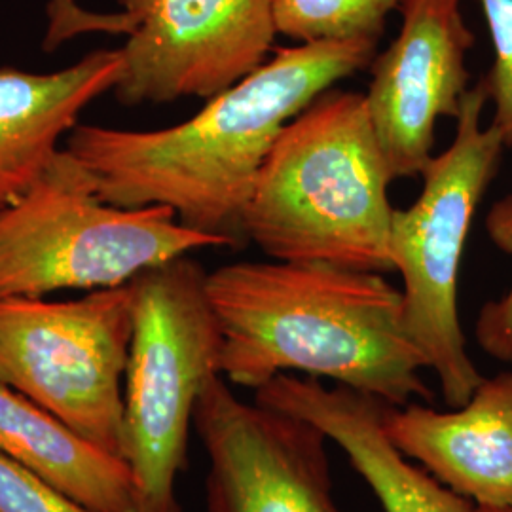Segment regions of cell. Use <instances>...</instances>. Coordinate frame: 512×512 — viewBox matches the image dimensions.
<instances>
[{
  "label": "cell",
  "mask_w": 512,
  "mask_h": 512,
  "mask_svg": "<svg viewBox=\"0 0 512 512\" xmlns=\"http://www.w3.org/2000/svg\"><path fill=\"white\" fill-rule=\"evenodd\" d=\"M222 330L220 372L258 389L300 372L404 406L433 401L429 363L384 274L321 262H236L207 275Z\"/></svg>",
  "instance_id": "7a4b0ae2"
},
{
  "label": "cell",
  "mask_w": 512,
  "mask_h": 512,
  "mask_svg": "<svg viewBox=\"0 0 512 512\" xmlns=\"http://www.w3.org/2000/svg\"><path fill=\"white\" fill-rule=\"evenodd\" d=\"M486 103L478 82L463 99L454 141L423 169L418 200L395 209L391 224L389 253L403 279L406 329L450 408L467 403L484 380L467 351L458 296L465 243L505 150L497 129L482 126Z\"/></svg>",
  "instance_id": "8992f818"
},
{
  "label": "cell",
  "mask_w": 512,
  "mask_h": 512,
  "mask_svg": "<svg viewBox=\"0 0 512 512\" xmlns=\"http://www.w3.org/2000/svg\"><path fill=\"white\" fill-rule=\"evenodd\" d=\"M194 429L207 456V512H342L329 437L310 420L245 403L222 376L203 389Z\"/></svg>",
  "instance_id": "9c48e42d"
},
{
  "label": "cell",
  "mask_w": 512,
  "mask_h": 512,
  "mask_svg": "<svg viewBox=\"0 0 512 512\" xmlns=\"http://www.w3.org/2000/svg\"><path fill=\"white\" fill-rule=\"evenodd\" d=\"M131 31L112 88L128 107L211 99L268 61L274 0H118Z\"/></svg>",
  "instance_id": "ba28073f"
},
{
  "label": "cell",
  "mask_w": 512,
  "mask_h": 512,
  "mask_svg": "<svg viewBox=\"0 0 512 512\" xmlns=\"http://www.w3.org/2000/svg\"><path fill=\"white\" fill-rule=\"evenodd\" d=\"M131 287L74 300L0 298V384L122 456Z\"/></svg>",
  "instance_id": "52a82bcc"
},
{
  "label": "cell",
  "mask_w": 512,
  "mask_h": 512,
  "mask_svg": "<svg viewBox=\"0 0 512 512\" xmlns=\"http://www.w3.org/2000/svg\"><path fill=\"white\" fill-rule=\"evenodd\" d=\"M391 183L365 93L330 88L277 135L243 234L272 260L389 274Z\"/></svg>",
  "instance_id": "3957f363"
},
{
  "label": "cell",
  "mask_w": 512,
  "mask_h": 512,
  "mask_svg": "<svg viewBox=\"0 0 512 512\" xmlns=\"http://www.w3.org/2000/svg\"><path fill=\"white\" fill-rule=\"evenodd\" d=\"M222 239L183 226L167 205L105 202L90 171L61 148L29 190L0 211V298L99 291Z\"/></svg>",
  "instance_id": "277c9868"
},
{
  "label": "cell",
  "mask_w": 512,
  "mask_h": 512,
  "mask_svg": "<svg viewBox=\"0 0 512 512\" xmlns=\"http://www.w3.org/2000/svg\"><path fill=\"white\" fill-rule=\"evenodd\" d=\"M202 264L179 256L129 281L133 332L124 378L122 458L137 512H183L177 480L207 384L222 376V330Z\"/></svg>",
  "instance_id": "5b68a950"
},
{
  "label": "cell",
  "mask_w": 512,
  "mask_h": 512,
  "mask_svg": "<svg viewBox=\"0 0 512 512\" xmlns=\"http://www.w3.org/2000/svg\"><path fill=\"white\" fill-rule=\"evenodd\" d=\"M378 54L370 40L304 42L272 59L202 110L164 129L82 126L67 150L84 165L105 202L167 205L179 222L239 249L243 213L277 135L334 84L366 71Z\"/></svg>",
  "instance_id": "6da1fadb"
},
{
  "label": "cell",
  "mask_w": 512,
  "mask_h": 512,
  "mask_svg": "<svg viewBox=\"0 0 512 512\" xmlns=\"http://www.w3.org/2000/svg\"><path fill=\"white\" fill-rule=\"evenodd\" d=\"M403 0H274L277 33L296 42H380Z\"/></svg>",
  "instance_id": "9a60e30c"
},
{
  "label": "cell",
  "mask_w": 512,
  "mask_h": 512,
  "mask_svg": "<svg viewBox=\"0 0 512 512\" xmlns=\"http://www.w3.org/2000/svg\"><path fill=\"white\" fill-rule=\"evenodd\" d=\"M255 401L323 429L363 476L385 512H475L471 501L442 486L391 444L382 427L380 399L344 385L325 387L308 376L279 374L255 389Z\"/></svg>",
  "instance_id": "7c38bea8"
},
{
  "label": "cell",
  "mask_w": 512,
  "mask_h": 512,
  "mask_svg": "<svg viewBox=\"0 0 512 512\" xmlns=\"http://www.w3.org/2000/svg\"><path fill=\"white\" fill-rule=\"evenodd\" d=\"M387 439L442 486L478 509L512 507V370L482 380L473 397L440 412L385 404Z\"/></svg>",
  "instance_id": "8fae6325"
},
{
  "label": "cell",
  "mask_w": 512,
  "mask_h": 512,
  "mask_svg": "<svg viewBox=\"0 0 512 512\" xmlns=\"http://www.w3.org/2000/svg\"><path fill=\"white\" fill-rule=\"evenodd\" d=\"M475 512H512L511 509H478V507H475Z\"/></svg>",
  "instance_id": "ffe728a7"
},
{
  "label": "cell",
  "mask_w": 512,
  "mask_h": 512,
  "mask_svg": "<svg viewBox=\"0 0 512 512\" xmlns=\"http://www.w3.org/2000/svg\"><path fill=\"white\" fill-rule=\"evenodd\" d=\"M48 31L44 37V50L54 52L67 40L86 33H107L128 37L131 23L124 12L99 14L82 8L76 0H50L48 4Z\"/></svg>",
  "instance_id": "d6986e66"
},
{
  "label": "cell",
  "mask_w": 512,
  "mask_h": 512,
  "mask_svg": "<svg viewBox=\"0 0 512 512\" xmlns=\"http://www.w3.org/2000/svg\"><path fill=\"white\" fill-rule=\"evenodd\" d=\"M0 454L93 512H137L126 459L0 384Z\"/></svg>",
  "instance_id": "5bb4252c"
},
{
  "label": "cell",
  "mask_w": 512,
  "mask_h": 512,
  "mask_svg": "<svg viewBox=\"0 0 512 512\" xmlns=\"http://www.w3.org/2000/svg\"><path fill=\"white\" fill-rule=\"evenodd\" d=\"M397 38L370 63L366 110L391 181L421 177L439 118H458L475 37L461 0H403Z\"/></svg>",
  "instance_id": "30bf717a"
},
{
  "label": "cell",
  "mask_w": 512,
  "mask_h": 512,
  "mask_svg": "<svg viewBox=\"0 0 512 512\" xmlns=\"http://www.w3.org/2000/svg\"><path fill=\"white\" fill-rule=\"evenodd\" d=\"M0 512H93L0 454Z\"/></svg>",
  "instance_id": "ac0fdd59"
},
{
  "label": "cell",
  "mask_w": 512,
  "mask_h": 512,
  "mask_svg": "<svg viewBox=\"0 0 512 512\" xmlns=\"http://www.w3.org/2000/svg\"><path fill=\"white\" fill-rule=\"evenodd\" d=\"M120 50H97L55 73L0 69V211L31 188L80 112L112 92Z\"/></svg>",
  "instance_id": "4fadbf2b"
},
{
  "label": "cell",
  "mask_w": 512,
  "mask_h": 512,
  "mask_svg": "<svg viewBox=\"0 0 512 512\" xmlns=\"http://www.w3.org/2000/svg\"><path fill=\"white\" fill-rule=\"evenodd\" d=\"M486 232L501 253L512 256V196L494 203L486 217ZM475 336L484 353L512 365V283L501 298L482 306Z\"/></svg>",
  "instance_id": "e0dca14e"
},
{
  "label": "cell",
  "mask_w": 512,
  "mask_h": 512,
  "mask_svg": "<svg viewBox=\"0 0 512 512\" xmlns=\"http://www.w3.org/2000/svg\"><path fill=\"white\" fill-rule=\"evenodd\" d=\"M494 44V63L480 80L494 105L492 126L512 152V0H476Z\"/></svg>",
  "instance_id": "2e32d148"
}]
</instances>
